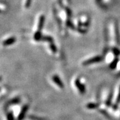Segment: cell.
<instances>
[{"instance_id":"6da1fadb","label":"cell","mask_w":120,"mask_h":120,"mask_svg":"<svg viewBox=\"0 0 120 120\" xmlns=\"http://www.w3.org/2000/svg\"><path fill=\"white\" fill-rule=\"evenodd\" d=\"M102 60V58L100 56H97L93 57L87 60L83 63V65L84 66H88V65L91 64L93 63H98V62L101 61Z\"/></svg>"},{"instance_id":"7a4b0ae2","label":"cell","mask_w":120,"mask_h":120,"mask_svg":"<svg viewBox=\"0 0 120 120\" xmlns=\"http://www.w3.org/2000/svg\"><path fill=\"white\" fill-rule=\"evenodd\" d=\"M75 84L76 87L77 88L78 90L80 93L83 94L85 93V87L84 86L83 84H82L80 82V81L79 80V79H77L75 81Z\"/></svg>"},{"instance_id":"3957f363","label":"cell","mask_w":120,"mask_h":120,"mask_svg":"<svg viewBox=\"0 0 120 120\" xmlns=\"http://www.w3.org/2000/svg\"><path fill=\"white\" fill-rule=\"evenodd\" d=\"M16 42V38L14 37H11V38H8L7 39L4 40L3 42V45L4 46H9L11 45L14 44Z\"/></svg>"},{"instance_id":"277c9868","label":"cell","mask_w":120,"mask_h":120,"mask_svg":"<svg viewBox=\"0 0 120 120\" xmlns=\"http://www.w3.org/2000/svg\"><path fill=\"white\" fill-rule=\"evenodd\" d=\"M28 109V105L23 106V107L22 108V110H21L20 113L19 114V117H18V120H23L25 116L27 110Z\"/></svg>"},{"instance_id":"5b68a950","label":"cell","mask_w":120,"mask_h":120,"mask_svg":"<svg viewBox=\"0 0 120 120\" xmlns=\"http://www.w3.org/2000/svg\"><path fill=\"white\" fill-rule=\"evenodd\" d=\"M52 80L53 81V82L55 83V84L58 86H59L60 88H63L64 87L63 83V82H62V81L60 80V77H59L58 76H57V75L53 76Z\"/></svg>"},{"instance_id":"8992f818","label":"cell","mask_w":120,"mask_h":120,"mask_svg":"<svg viewBox=\"0 0 120 120\" xmlns=\"http://www.w3.org/2000/svg\"><path fill=\"white\" fill-rule=\"evenodd\" d=\"M45 22V16L41 15L39 17V23H38V31H41V30L42 29L43 26Z\"/></svg>"},{"instance_id":"52a82bcc","label":"cell","mask_w":120,"mask_h":120,"mask_svg":"<svg viewBox=\"0 0 120 120\" xmlns=\"http://www.w3.org/2000/svg\"><path fill=\"white\" fill-rule=\"evenodd\" d=\"M42 34L41 33V31H38L35 33L34 36V38L35 41H41L42 39Z\"/></svg>"},{"instance_id":"ba28073f","label":"cell","mask_w":120,"mask_h":120,"mask_svg":"<svg viewBox=\"0 0 120 120\" xmlns=\"http://www.w3.org/2000/svg\"><path fill=\"white\" fill-rule=\"evenodd\" d=\"M118 63V59L115 58L114 60H113L112 62L111 63L110 65V68L112 69H114L117 66Z\"/></svg>"},{"instance_id":"9c48e42d","label":"cell","mask_w":120,"mask_h":120,"mask_svg":"<svg viewBox=\"0 0 120 120\" xmlns=\"http://www.w3.org/2000/svg\"><path fill=\"white\" fill-rule=\"evenodd\" d=\"M99 105L96 103H89L86 105V107L88 109H95L98 107Z\"/></svg>"},{"instance_id":"30bf717a","label":"cell","mask_w":120,"mask_h":120,"mask_svg":"<svg viewBox=\"0 0 120 120\" xmlns=\"http://www.w3.org/2000/svg\"><path fill=\"white\" fill-rule=\"evenodd\" d=\"M41 40L49 42H50V43H52V42H53L52 38L50 36H42Z\"/></svg>"},{"instance_id":"8fae6325","label":"cell","mask_w":120,"mask_h":120,"mask_svg":"<svg viewBox=\"0 0 120 120\" xmlns=\"http://www.w3.org/2000/svg\"><path fill=\"white\" fill-rule=\"evenodd\" d=\"M50 49L52 50V51L53 52V53H55L57 51V49L56 47V46L55 45V44H53L52 43H51L50 44Z\"/></svg>"},{"instance_id":"7c38bea8","label":"cell","mask_w":120,"mask_h":120,"mask_svg":"<svg viewBox=\"0 0 120 120\" xmlns=\"http://www.w3.org/2000/svg\"><path fill=\"white\" fill-rule=\"evenodd\" d=\"M7 118H8V120H14V116L12 113H9L7 116Z\"/></svg>"},{"instance_id":"4fadbf2b","label":"cell","mask_w":120,"mask_h":120,"mask_svg":"<svg viewBox=\"0 0 120 120\" xmlns=\"http://www.w3.org/2000/svg\"><path fill=\"white\" fill-rule=\"evenodd\" d=\"M120 51L118 49H116V48H114L113 49V53L115 55H119L120 54Z\"/></svg>"},{"instance_id":"5bb4252c","label":"cell","mask_w":120,"mask_h":120,"mask_svg":"<svg viewBox=\"0 0 120 120\" xmlns=\"http://www.w3.org/2000/svg\"><path fill=\"white\" fill-rule=\"evenodd\" d=\"M120 102V90H119L118 95V96H117V98H116V104H118Z\"/></svg>"},{"instance_id":"9a60e30c","label":"cell","mask_w":120,"mask_h":120,"mask_svg":"<svg viewBox=\"0 0 120 120\" xmlns=\"http://www.w3.org/2000/svg\"><path fill=\"white\" fill-rule=\"evenodd\" d=\"M67 25H68V26H69L70 28H74V26H73L72 23L70 21H68V23H67Z\"/></svg>"}]
</instances>
